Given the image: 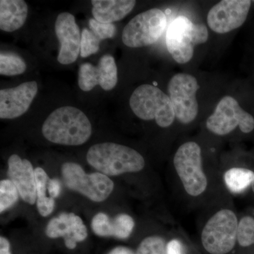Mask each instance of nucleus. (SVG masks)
<instances>
[{"label":"nucleus","mask_w":254,"mask_h":254,"mask_svg":"<svg viewBox=\"0 0 254 254\" xmlns=\"http://www.w3.org/2000/svg\"><path fill=\"white\" fill-rule=\"evenodd\" d=\"M46 235L50 238L63 237L69 250L76 248V243L86 240L88 236L86 225L74 213H61L52 219L46 227Z\"/></svg>","instance_id":"nucleus-15"},{"label":"nucleus","mask_w":254,"mask_h":254,"mask_svg":"<svg viewBox=\"0 0 254 254\" xmlns=\"http://www.w3.org/2000/svg\"><path fill=\"white\" fill-rule=\"evenodd\" d=\"M48 190L50 197L53 198L59 196L61 193V183L58 179L49 180L48 184Z\"/></svg>","instance_id":"nucleus-29"},{"label":"nucleus","mask_w":254,"mask_h":254,"mask_svg":"<svg viewBox=\"0 0 254 254\" xmlns=\"http://www.w3.org/2000/svg\"><path fill=\"white\" fill-rule=\"evenodd\" d=\"M36 180L37 208L42 216L47 217L53 213L55 208V200L51 197H47L46 190L49 177L43 169H35Z\"/></svg>","instance_id":"nucleus-20"},{"label":"nucleus","mask_w":254,"mask_h":254,"mask_svg":"<svg viewBox=\"0 0 254 254\" xmlns=\"http://www.w3.org/2000/svg\"><path fill=\"white\" fill-rule=\"evenodd\" d=\"M208 38V29L204 24H194L186 16H180L169 26L167 48L177 63L186 64L193 58L194 47L203 44Z\"/></svg>","instance_id":"nucleus-5"},{"label":"nucleus","mask_w":254,"mask_h":254,"mask_svg":"<svg viewBox=\"0 0 254 254\" xmlns=\"http://www.w3.org/2000/svg\"><path fill=\"white\" fill-rule=\"evenodd\" d=\"M87 161L106 176L137 173L145 167V160L138 152L125 145L114 143H98L87 153Z\"/></svg>","instance_id":"nucleus-2"},{"label":"nucleus","mask_w":254,"mask_h":254,"mask_svg":"<svg viewBox=\"0 0 254 254\" xmlns=\"http://www.w3.org/2000/svg\"><path fill=\"white\" fill-rule=\"evenodd\" d=\"M237 245L247 248L254 245V218L245 216L239 222Z\"/></svg>","instance_id":"nucleus-23"},{"label":"nucleus","mask_w":254,"mask_h":254,"mask_svg":"<svg viewBox=\"0 0 254 254\" xmlns=\"http://www.w3.org/2000/svg\"><path fill=\"white\" fill-rule=\"evenodd\" d=\"M0 254H11L9 242L4 237H0Z\"/></svg>","instance_id":"nucleus-30"},{"label":"nucleus","mask_w":254,"mask_h":254,"mask_svg":"<svg viewBox=\"0 0 254 254\" xmlns=\"http://www.w3.org/2000/svg\"><path fill=\"white\" fill-rule=\"evenodd\" d=\"M168 88L178 121L184 125L192 123L198 113L196 93L199 85L196 78L188 73H177L169 81Z\"/></svg>","instance_id":"nucleus-10"},{"label":"nucleus","mask_w":254,"mask_h":254,"mask_svg":"<svg viewBox=\"0 0 254 254\" xmlns=\"http://www.w3.org/2000/svg\"><path fill=\"white\" fill-rule=\"evenodd\" d=\"M252 190H253V192L254 193V180L253 183H252Z\"/></svg>","instance_id":"nucleus-32"},{"label":"nucleus","mask_w":254,"mask_h":254,"mask_svg":"<svg viewBox=\"0 0 254 254\" xmlns=\"http://www.w3.org/2000/svg\"><path fill=\"white\" fill-rule=\"evenodd\" d=\"M8 177L18 190L24 201L33 205L37 200L35 170L31 162L12 155L8 160Z\"/></svg>","instance_id":"nucleus-16"},{"label":"nucleus","mask_w":254,"mask_h":254,"mask_svg":"<svg viewBox=\"0 0 254 254\" xmlns=\"http://www.w3.org/2000/svg\"><path fill=\"white\" fill-rule=\"evenodd\" d=\"M55 29L60 43L58 62L64 65L74 63L81 51V41L79 27L74 16L67 12L58 15Z\"/></svg>","instance_id":"nucleus-13"},{"label":"nucleus","mask_w":254,"mask_h":254,"mask_svg":"<svg viewBox=\"0 0 254 254\" xmlns=\"http://www.w3.org/2000/svg\"><path fill=\"white\" fill-rule=\"evenodd\" d=\"M42 132L45 138L52 143L80 145L89 139L92 126L81 110L64 106L50 114L43 124Z\"/></svg>","instance_id":"nucleus-1"},{"label":"nucleus","mask_w":254,"mask_h":254,"mask_svg":"<svg viewBox=\"0 0 254 254\" xmlns=\"http://www.w3.org/2000/svg\"><path fill=\"white\" fill-rule=\"evenodd\" d=\"M205 125L209 131L218 136L229 134L237 127L243 133H248L254 129V118L241 108L235 98L225 96L220 100Z\"/></svg>","instance_id":"nucleus-9"},{"label":"nucleus","mask_w":254,"mask_h":254,"mask_svg":"<svg viewBox=\"0 0 254 254\" xmlns=\"http://www.w3.org/2000/svg\"><path fill=\"white\" fill-rule=\"evenodd\" d=\"M133 219L127 214H120L111 219L108 215L99 213L92 220V230L100 237H114L125 240L129 237L134 228Z\"/></svg>","instance_id":"nucleus-17"},{"label":"nucleus","mask_w":254,"mask_h":254,"mask_svg":"<svg viewBox=\"0 0 254 254\" xmlns=\"http://www.w3.org/2000/svg\"><path fill=\"white\" fill-rule=\"evenodd\" d=\"M62 175L67 188L79 192L93 201H104L113 190L114 183L109 177L99 173L87 175L78 164L64 163Z\"/></svg>","instance_id":"nucleus-8"},{"label":"nucleus","mask_w":254,"mask_h":254,"mask_svg":"<svg viewBox=\"0 0 254 254\" xmlns=\"http://www.w3.org/2000/svg\"><path fill=\"white\" fill-rule=\"evenodd\" d=\"M92 14L98 22L112 23L120 21L133 10V0H93Z\"/></svg>","instance_id":"nucleus-18"},{"label":"nucleus","mask_w":254,"mask_h":254,"mask_svg":"<svg viewBox=\"0 0 254 254\" xmlns=\"http://www.w3.org/2000/svg\"><path fill=\"white\" fill-rule=\"evenodd\" d=\"M168 242L160 236L145 237L136 250V254H168Z\"/></svg>","instance_id":"nucleus-24"},{"label":"nucleus","mask_w":254,"mask_h":254,"mask_svg":"<svg viewBox=\"0 0 254 254\" xmlns=\"http://www.w3.org/2000/svg\"><path fill=\"white\" fill-rule=\"evenodd\" d=\"M254 180V172L244 168L229 169L224 175V181L228 190L234 193L245 191L252 186Z\"/></svg>","instance_id":"nucleus-21"},{"label":"nucleus","mask_w":254,"mask_h":254,"mask_svg":"<svg viewBox=\"0 0 254 254\" xmlns=\"http://www.w3.org/2000/svg\"><path fill=\"white\" fill-rule=\"evenodd\" d=\"M108 254H136V253L128 247H118L110 251Z\"/></svg>","instance_id":"nucleus-31"},{"label":"nucleus","mask_w":254,"mask_h":254,"mask_svg":"<svg viewBox=\"0 0 254 254\" xmlns=\"http://www.w3.org/2000/svg\"><path fill=\"white\" fill-rule=\"evenodd\" d=\"M38 93L36 81L0 91V118L14 119L26 113Z\"/></svg>","instance_id":"nucleus-14"},{"label":"nucleus","mask_w":254,"mask_h":254,"mask_svg":"<svg viewBox=\"0 0 254 254\" xmlns=\"http://www.w3.org/2000/svg\"><path fill=\"white\" fill-rule=\"evenodd\" d=\"M26 64L19 55L11 53L0 54V74L4 76H16L24 72Z\"/></svg>","instance_id":"nucleus-22"},{"label":"nucleus","mask_w":254,"mask_h":254,"mask_svg":"<svg viewBox=\"0 0 254 254\" xmlns=\"http://www.w3.org/2000/svg\"><path fill=\"white\" fill-rule=\"evenodd\" d=\"M100 40L90 30L84 28L82 31L81 41V56L88 58L98 53L100 49Z\"/></svg>","instance_id":"nucleus-26"},{"label":"nucleus","mask_w":254,"mask_h":254,"mask_svg":"<svg viewBox=\"0 0 254 254\" xmlns=\"http://www.w3.org/2000/svg\"><path fill=\"white\" fill-rule=\"evenodd\" d=\"M28 6L23 0L0 1V29L13 32L22 27L28 15Z\"/></svg>","instance_id":"nucleus-19"},{"label":"nucleus","mask_w":254,"mask_h":254,"mask_svg":"<svg viewBox=\"0 0 254 254\" xmlns=\"http://www.w3.org/2000/svg\"><path fill=\"white\" fill-rule=\"evenodd\" d=\"M238 225L235 212L226 208L216 212L202 230L203 250L208 254H231L237 244Z\"/></svg>","instance_id":"nucleus-4"},{"label":"nucleus","mask_w":254,"mask_h":254,"mask_svg":"<svg viewBox=\"0 0 254 254\" xmlns=\"http://www.w3.org/2000/svg\"><path fill=\"white\" fill-rule=\"evenodd\" d=\"M173 163L187 193L193 197L203 194L208 178L203 170L200 145L193 141L184 143L177 150Z\"/></svg>","instance_id":"nucleus-6"},{"label":"nucleus","mask_w":254,"mask_h":254,"mask_svg":"<svg viewBox=\"0 0 254 254\" xmlns=\"http://www.w3.org/2000/svg\"><path fill=\"white\" fill-rule=\"evenodd\" d=\"M19 193L14 184L9 180L0 182V212L11 208L17 202Z\"/></svg>","instance_id":"nucleus-25"},{"label":"nucleus","mask_w":254,"mask_h":254,"mask_svg":"<svg viewBox=\"0 0 254 254\" xmlns=\"http://www.w3.org/2000/svg\"><path fill=\"white\" fill-rule=\"evenodd\" d=\"M129 105L138 118L146 121L155 120L162 128L171 126L176 118L170 97L152 85L143 84L136 88Z\"/></svg>","instance_id":"nucleus-3"},{"label":"nucleus","mask_w":254,"mask_h":254,"mask_svg":"<svg viewBox=\"0 0 254 254\" xmlns=\"http://www.w3.org/2000/svg\"><path fill=\"white\" fill-rule=\"evenodd\" d=\"M168 254H189L186 245L179 239H173L168 242Z\"/></svg>","instance_id":"nucleus-28"},{"label":"nucleus","mask_w":254,"mask_h":254,"mask_svg":"<svg viewBox=\"0 0 254 254\" xmlns=\"http://www.w3.org/2000/svg\"><path fill=\"white\" fill-rule=\"evenodd\" d=\"M167 26V18L163 11L151 9L132 18L123 30L124 44L136 48L150 46L158 41Z\"/></svg>","instance_id":"nucleus-7"},{"label":"nucleus","mask_w":254,"mask_h":254,"mask_svg":"<svg viewBox=\"0 0 254 254\" xmlns=\"http://www.w3.org/2000/svg\"><path fill=\"white\" fill-rule=\"evenodd\" d=\"M91 31L100 41L113 38L116 34L117 28L113 23H102L91 18L89 20Z\"/></svg>","instance_id":"nucleus-27"},{"label":"nucleus","mask_w":254,"mask_h":254,"mask_svg":"<svg viewBox=\"0 0 254 254\" xmlns=\"http://www.w3.org/2000/svg\"><path fill=\"white\" fill-rule=\"evenodd\" d=\"M78 86L83 91H90L97 85L105 91H111L118 83V68L112 55H105L97 66L82 64L78 70Z\"/></svg>","instance_id":"nucleus-12"},{"label":"nucleus","mask_w":254,"mask_h":254,"mask_svg":"<svg viewBox=\"0 0 254 254\" xmlns=\"http://www.w3.org/2000/svg\"><path fill=\"white\" fill-rule=\"evenodd\" d=\"M249 0H223L209 11L207 22L212 31L220 34L229 33L244 24L250 12Z\"/></svg>","instance_id":"nucleus-11"}]
</instances>
